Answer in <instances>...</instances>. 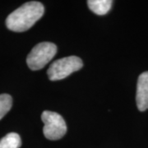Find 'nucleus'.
<instances>
[{"mask_svg": "<svg viewBox=\"0 0 148 148\" xmlns=\"http://www.w3.org/2000/svg\"><path fill=\"white\" fill-rule=\"evenodd\" d=\"M45 12L41 3L32 1L13 11L6 19V26L12 32H23L29 30Z\"/></svg>", "mask_w": 148, "mask_h": 148, "instance_id": "obj_1", "label": "nucleus"}, {"mask_svg": "<svg viewBox=\"0 0 148 148\" xmlns=\"http://www.w3.org/2000/svg\"><path fill=\"white\" fill-rule=\"evenodd\" d=\"M57 46L50 42L39 43L32 49L27 58L28 67L32 70H40L54 57Z\"/></svg>", "mask_w": 148, "mask_h": 148, "instance_id": "obj_2", "label": "nucleus"}, {"mask_svg": "<svg viewBox=\"0 0 148 148\" xmlns=\"http://www.w3.org/2000/svg\"><path fill=\"white\" fill-rule=\"evenodd\" d=\"M82 66V60L77 56H69L58 59L54 61L48 69L49 79L51 81L64 79L74 72L78 71Z\"/></svg>", "mask_w": 148, "mask_h": 148, "instance_id": "obj_3", "label": "nucleus"}, {"mask_svg": "<svg viewBox=\"0 0 148 148\" xmlns=\"http://www.w3.org/2000/svg\"><path fill=\"white\" fill-rule=\"evenodd\" d=\"M41 119L45 124L43 132L49 140H58L67 132V125L64 118L56 112L45 110L42 113Z\"/></svg>", "mask_w": 148, "mask_h": 148, "instance_id": "obj_4", "label": "nucleus"}, {"mask_svg": "<svg viewBox=\"0 0 148 148\" xmlns=\"http://www.w3.org/2000/svg\"><path fill=\"white\" fill-rule=\"evenodd\" d=\"M137 106L140 111L148 109V72L143 73L139 76L137 84L136 95Z\"/></svg>", "mask_w": 148, "mask_h": 148, "instance_id": "obj_5", "label": "nucleus"}, {"mask_svg": "<svg viewBox=\"0 0 148 148\" xmlns=\"http://www.w3.org/2000/svg\"><path fill=\"white\" fill-rule=\"evenodd\" d=\"M110 0H89L87 4L90 10L97 15H105L110 10L112 6Z\"/></svg>", "mask_w": 148, "mask_h": 148, "instance_id": "obj_6", "label": "nucleus"}, {"mask_svg": "<svg viewBox=\"0 0 148 148\" xmlns=\"http://www.w3.org/2000/svg\"><path fill=\"white\" fill-rule=\"evenodd\" d=\"M21 145V138L16 132H10L0 140V148H19Z\"/></svg>", "mask_w": 148, "mask_h": 148, "instance_id": "obj_7", "label": "nucleus"}, {"mask_svg": "<svg viewBox=\"0 0 148 148\" xmlns=\"http://www.w3.org/2000/svg\"><path fill=\"white\" fill-rule=\"evenodd\" d=\"M12 106V99L8 94L0 95V119L5 116Z\"/></svg>", "mask_w": 148, "mask_h": 148, "instance_id": "obj_8", "label": "nucleus"}]
</instances>
